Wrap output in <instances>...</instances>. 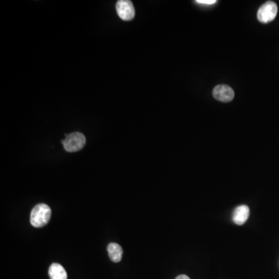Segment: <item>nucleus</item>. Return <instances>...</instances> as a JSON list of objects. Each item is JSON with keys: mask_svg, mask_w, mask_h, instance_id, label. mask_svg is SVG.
Listing matches in <instances>:
<instances>
[{"mask_svg": "<svg viewBox=\"0 0 279 279\" xmlns=\"http://www.w3.org/2000/svg\"><path fill=\"white\" fill-rule=\"evenodd\" d=\"M277 13V6L272 1L264 4L258 11V19L261 23H268L275 19Z\"/></svg>", "mask_w": 279, "mask_h": 279, "instance_id": "nucleus-3", "label": "nucleus"}, {"mask_svg": "<svg viewBox=\"0 0 279 279\" xmlns=\"http://www.w3.org/2000/svg\"><path fill=\"white\" fill-rule=\"evenodd\" d=\"M50 279H67L68 274L64 267L58 263H53L48 269Z\"/></svg>", "mask_w": 279, "mask_h": 279, "instance_id": "nucleus-8", "label": "nucleus"}, {"mask_svg": "<svg viewBox=\"0 0 279 279\" xmlns=\"http://www.w3.org/2000/svg\"><path fill=\"white\" fill-rule=\"evenodd\" d=\"M175 279H190V277H188L186 274H181V275L177 276Z\"/></svg>", "mask_w": 279, "mask_h": 279, "instance_id": "nucleus-10", "label": "nucleus"}, {"mask_svg": "<svg viewBox=\"0 0 279 279\" xmlns=\"http://www.w3.org/2000/svg\"><path fill=\"white\" fill-rule=\"evenodd\" d=\"M213 95L216 100L223 103H229L234 99V91L226 85H219L213 91Z\"/></svg>", "mask_w": 279, "mask_h": 279, "instance_id": "nucleus-5", "label": "nucleus"}, {"mask_svg": "<svg viewBox=\"0 0 279 279\" xmlns=\"http://www.w3.org/2000/svg\"><path fill=\"white\" fill-rule=\"evenodd\" d=\"M116 9L118 16L124 21H130L135 16L134 5L130 0H119L116 3Z\"/></svg>", "mask_w": 279, "mask_h": 279, "instance_id": "nucleus-4", "label": "nucleus"}, {"mask_svg": "<svg viewBox=\"0 0 279 279\" xmlns=\"http://www.w3.org/2000/svg\"><path fill=\"white\" fill-rule=\"evenodd\" d=\"M52 216V210L47 204H40L33 208L31 213V225L34 227L41 228L46 226Z\"/></svg>", "mask_w": 279, "mask_h": 279, "instance_id": "nucleus-1", "label": "nucleus"}, {"mask_svg": "<svg viewBox=\"0 0 279 279\" xmlns=\"http://www.w3.org/2000/svg\"><path fill=\"white\" fill-rule=\"evenodd\" d=\"M197 4H205V5H213L216 4V0H197Z\"/></svg>", "mask_w": 279, "mask_h": 279, "instance_id": "nucleus-9", "label": "nucleus"}, {"mask_svg": "<svg viewBox=\"0 0 279 279\" xmlns=\"http://www.w3.org/2000/svg\"><path fill=\"white\" fill-rule=\"evenodd\" d=\"M107 251L110 260L115 263H118L122 260L123 256V249L121 246L116 243H110L107 246Z\"/></svg>", "mask_w": 279, "mask_h": 279, "instance_id": "nucleus-7", "label": "nucleus"}, {"mask_svg": "<svg viewBox=\"0 0 279 279\" xmlns=\"http://www.w3.org/2000/svg\"><path fill=\"white\" fill-rule=\"evenodd\" d=\"M250 214V210L249 207L246 205L240 206L234 210V215H233V220L237 225L244 224L247 221Z\"/></svg>", "mask_w": 279, "mask_h": 279, "instance_id": "nucleus-6", "label": "nucleus"}, {"mask_svg": "<svg viewBox=\"0 0 279 279\" xmlns=\"http://www.w3.org/2000/svg\"><path fill=\"white\" fill-rule=\"evenodd\" d=\"M64 148L68 152H76L84 147L86 143V138L84 134L80 132H74L70 134L62 141Z\"/></svg>", "mask_w": 279, "mask_h": 279, "instance_id": "nucleus-2", "label": "nucleus"}]
</instances>
